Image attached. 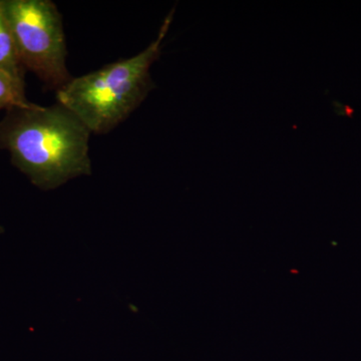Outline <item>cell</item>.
I'll use <instances>...</instances> for the list:
<instances>
[{"label": "cell", "mask_w": 361, "mask_h": 361, "mask_svg": "<svg viewBox=\"0 0 361 361\" xmlns=\"http://www.w3.org/2000/svg\"><path fill=\"white\" fill-rule=\"evenodd\" d=\"M90 135L59 104L11 109L0 121V149L8 151L13 166L45 191L90 175Z\"/></svg>", "instance_id": "1"}, {"label": "cell", "mask_w": 361, "mask_h": 361, "mask_svg": "<svg viewBox=\"0 0 361 361\" xmlns=\"http://www.w3.org/2000/svg\"><path fill=\"white\" fill-rule=\"evenodd\" d=\"M173 16L174 9L164 20L157 39L137 56L71 78L56 90L59 104L77 116L90 134H106L115 129L154 89L149 70L160 56Z\"/></svg>", "instance_id": "2"}, {"label": "cell", "mask_w": 361, "mask_h": 361, "mask_svg": "<svg viewBox=\"0 0 361 361\" xmlns=\"http://www.w3.org/2000/svg\"><path fill=\"white\" fill-rule=\"evenodd\" d=\"M16 51L25 71L49 89L59 90L71 80L66 66L63 18L49 0H0Z\"/></svg>", "instance_id": "3"}, {"label": "cell", "mask_w": 361, "mask_h": 361, "mask_svg": "<svg viewBox=\"0 0 361 361\" xmlns=\"http://www.w3.org/2000/svg\"><path fill=\"white\" fill-rule=\"evenodd\" d=\"M0 71L25 85V68L21 63L13 35L0 4Z\"/></svg>", "instance_id": "4"}, {"label": "cell", "mask_w": 361, "mask_h": 361, "mask_svg": "<svg viewBox=\"0 0 361 361\" xmlns=\"http://www.w3.org/2000/svg\"><path fill=\"white\" fill-rule=\"evenodd\" d=\"M25 85L0 71V110L28 108L32 103L25 97Z\"/></svg>", "instance_id": "5"}]
</instances>
